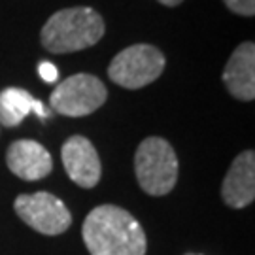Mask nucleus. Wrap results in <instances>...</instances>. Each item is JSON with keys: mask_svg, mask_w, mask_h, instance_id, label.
<instances>
[{"mask_svg": "<svg viewBox=\"0 0 255 255\" xmlns=\"http://www.w3.org/2000/svg\"><path fill=\"white\" fill-rule=\"evenodd\" d=\"M82 237L91 255H146V233L127 210L102 204L83 221Z\"/></svg>", "mask_w": 255, "mask_h": 255, "instance_id": "1", "label": "nucleus"}, {"mask_svg": "<svg viewBox=\"0 0 255 255\" xmlns=\"http://www.w3.org/2000/svg\"><path fill=\"white\" fill-rule=\"evenodd\" d=\"M104 19L91 8H66L47 19L40 40L51 53H74L95 46L104 36Z\"/></svg>", "mask_w": 255, "mask_h": 255, "instance_id": "2", "label": "nucleus"}, {"mask_svg": "<svg viewBox=\"0 0 255 255\" xmlns=\"http://www.w3.org/2000/svg\"><path fill=\"white\" fill-rule=\"evenodd\" d=\"M138 185L153 197H163L178 182V157L172 146L161 136L142 140L134 155Z\"/></svg>", "mask_w": 255, "mask_h": 255, "instance_id": "3", "label": "nucleus"}, {"mask_svg": "<svg viewBox=\"0 0 255 255\" xmlns=\"http://www.w3.org/2000/svg\"><path fill=\"white\" fill-rule=\"evenodd\" d=\"M164 55L155 46L134 44L119 51L108 66V76L114 83L125 89H142L153 83L164 70Z\"/></svg>", "mask_w": 255, "mask_h": 255, "instance_id": "4", "label": "nucleus"}, {"mask_svg": "<svg viewBox=\"0 0 255 255\" xmlns=\"http://www.w3.org/2000/svg\"><path fill=\"white\" fill-rule=\"evenodd\" d=\"M108 99L104 83L91 74H74L53 89L51 108L66 118H83L101 108Z\"/></svg>", "mask_w": 255, "mask_h": 255, "instance_id": "5", "label": "nucleus"}, {"mask_svg": "<svg viewBox=\"0 0 255 255\" xmlns=\"http://www.w3.org/2000/svg\"><path fill=\"white\" fill-rule=\"evenodd\" d=\"M15 214L30 229L42 235L55 237L72 225V216L61 199L46 191L19 195L13 202Z\"/></svg>", "mask_w": 255, "mask_h": 255, "instance_id": "6", "label": "nucleus"}, {"mask_svg": "<svg viewBox=\"0 0 255 255\" xmlns=\"http://www.w3.org/2000/svg\"><path fill=\"white\" fill-rule=\"evenodd\" d=\"M64 170L76 185L91 189L101 182V159L89 138L76 134L63 144L61 149Z\"/></svg>", "mask_w": 255, "mask_h": 255, "instance_id": "7", "label": "nucleus"}, {"mask_svg": "<svg viewBox=\"0 0 255 255\" xmlns=\"http://www.w3.org/2000/svg\"><path fill=\"white\" fill-rule=\"evenodd\" d=\"M6 164L21 180L36 182L51 174L53 159L36 140H15L6 151Z\"/></svg>", "mask_w": 255, "mask_h": 255, "instance_id": "8", "label": "nucleus"}, {"mask_svg": "<svg viewBox=\"0 0 255 255\" xmlns=\"http://www.w3.org/2000/svg\"><path fill=\"white\" fill-rule=\"evenodd\" d=\"M221 197L231 208H246L255 199V153L242 151L233 161L221 185Z\"/></svg>", "mask_w": 255, "mask_h": 255, "instance_id": "9", "label": "nucleus"}, {"mask_svg": "<svg viewBox=\"0 0 255 255\" xmlns=\"http://www.w3.org/2000/svg\"><path fill=\"white\" fill-rule=\"evenodd\" d=\"M223 83L227 91L238 101L255 99V46L254 42H242L229 57Z\"/></svg>", "mask_w": 255, "mask_h": 255, "instance_id": "10", "label": "nucleus"}, {"mask_svg": "<svg viewBox=\"0 0 255 255\" xmlns=\"http://www.w3.org/2000/svg\"><path fill=\"white\" fill-rule=\"evenodd\" d=\"M30 112H36L40 118H47L49 112L32 95L19 87H8L0 93V125L17 127Z\"/></svg>", "mask_w": 255, "mask_h": 255, "instance_id": "11", "label": "nucleus"}, {"mask_svg": "<svg viewBox=\"0 0 255 255\" xmlns=\"http://www.w3.org/2000/svg\"><path fill=\"white\" fill-rule=\"evenodd\" d=\"M233 13L244 15V17H254L255 15V0H223Z\"/></svg>", "mask_w": 255, "mask_h": 255, "instance_id": "12", "label": "nucleus"}, {"mask_svg": "<svg viewBox=\"0 0 255 255\" xmlns=\"http://www.w3.org/2000/svg\"><path fill=\"white\" fill-rule=\"evenodd\" d=\"M38 74L42 76V80L47 83H53L57 82V68H55V64L51 63H42L38 66Z\"/></svg>", "mask_w": 255, "mask_h": 255, "instance_id": "13", "label": "nucleus"}, {"mask_svg": "<svg viewBox=\"0 0 255 255\" xmlns=\"http://www.w3.org/2000/svg\"><path fill=\"white\" fill-rule=\"evenodd\" d=\"M161 4H164V6H178V4H182L183 0H159Z\"/></svg>", "mask_w": 255, "mask_h": 255, "instance_id": "14", "label": "nucleus"}]
</instances>
